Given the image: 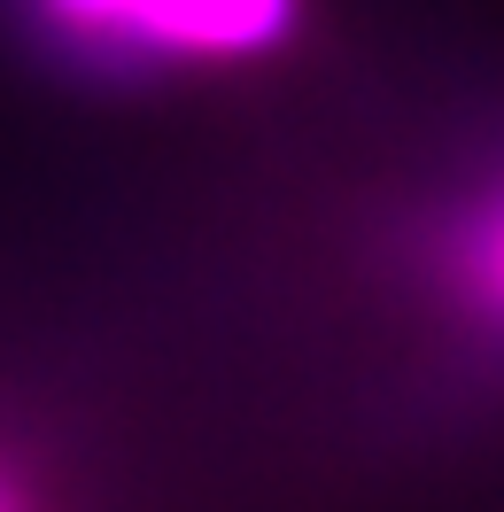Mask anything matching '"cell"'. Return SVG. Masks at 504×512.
Returning <instances> with one entry per match:
<instances>
[{
  "label": "cell",
  "mask_w": 504,
  "mask_h": 512,
  "mask_svg": "<svg viewBox=\"0 0 504 512\" xmlns=\"http://www.w3.org/2000/svg\"><path fill=\"white\" fill-rule=\"evenodd\" d=\"M47 39L109 70L249 63L295 32V0H32Z\"/></svg>",
  "instance_id": "6da1fadb"
},
{
  "label": "cell",
  "mask_w": 504,
  "mask_h": 512,
  "mask_svg": "<svg viewBox=\"0 0 504 512\" xmlns=\"http://www.w3.org/2000/svg\"><path fill=\"white\" fill-rule=\"evenodd\" d=\"M435 280L473 334H497L504 342V187L473 194L466 210L442 225Z\"/></svg>",
  "instance_id": "7a4b0ae2"
},
{
  "label": "cell",
  "mask_w": 504,
  "mask_h": 512,
  "mask_svg": "<svg viewBox=\"0 0 504 512\" xmlns=\"http://www.w3.org/2000/svg\"><path fill=\"white\" fill-rule=\"evenodd\" d=\"M0 512H55V505H47V489L32 481V466H16L8 450H0Z\"/></svg>",
  "instance_id": "3957f363"
}]
</instances>
